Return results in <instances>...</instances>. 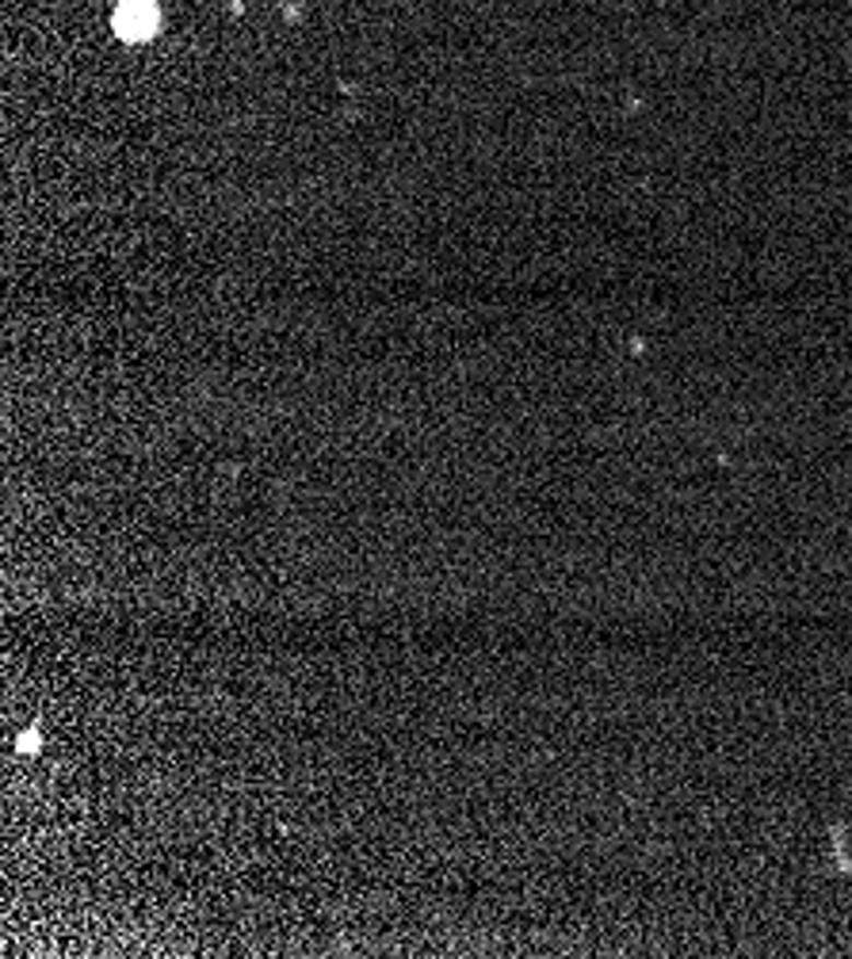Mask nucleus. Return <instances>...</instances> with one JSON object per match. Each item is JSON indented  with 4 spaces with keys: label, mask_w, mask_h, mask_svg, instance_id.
<instances>
[{
    "label": "nucleus",
    "mask_w": 852,
    "mask_h": 959,
    "mask_svg": "<svg viewBox=\"0 0 852 959\" xmlns=\"http://www.w3.org/2000/svg\"><path fill=\"white\" fill-rule=\"evenodd\" d=\"M115 31L122 38H150L157 31V4L153 0H127V4H119Z\"/></svg>",
    "instance_id": "nucleus-1"
}]
</instances>
